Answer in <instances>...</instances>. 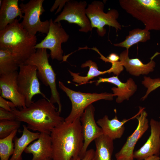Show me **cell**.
Segmentation results:
<instances>
[{
	"label": "cell",
	"mask_w": 160,
	"mask_h": 160,
	"mask_svg": "<svg viewBox=\"0 0 160 160\" xmlns=\"http://www.w3.org/2000/svg\"><path fill=\"white\" fill-rule=\"evenodd\" d=\"M11 111L17 120L26 123L29 129L49 135L65 119L54 104L44 98L33 101L28 107L18 109L15 108Z\"/></svg>",
	"instance_id": "1"
},
{
	"label": "cell",
	"mask_w": 160,
	"mask_h": 160,
	"mask_svg": "<svg viewBox=\"0 0 160 160\" xmlns=\"http://www.w3.org/2000/svg\"><path fill=\"white\" fill-rule=\"evenodd\" d=\"M80 118L71 122L64 121L51 131L53 160H75L79 157L84 144Z\"/></svg>",
	"instance_id": "2"
},
{
	"label": "cell",
	"mask_w": 160,
	"mask_h": 160,
	"mask_svg": "<svg viewBox=\"0 0 160 160\" xmlns=\"http://www.w3.org/2000/svg\"><path fill=\"white\" fill-rule=\"evenodd\" d=\"M36 36L31 35L16 19L0 31V49L9 51L19 66L35 52Z\"/></svg>",
	"instance_id": "3"
},
{
	"label": "cell",
	"mask_w": 160,
	"mask_h": 160,
	"mask_svg": "<svg viewBox=\"0 0 160 160\" xmlns=\"http://www.w3.org/2000/svg\"><path fill=\"white\" fill-rule=\"evenodd\" d=\"M121 7L141 22L145 29L160 30V0H120Z\"/></svg>",
	"instance_id": "4"
},
{
	"label": "cell",
	"mask_w": 160,
	"mask_h": 160,
	"mask_svg": "<svg viewBox=\"0 0 160 160\" xmlns=\"http://www.w3.org/2000/svg\"><path fill=\"white\" fill-rule=\"evenodd\" d=\"M47 50L43 48L36 49L35 52L24 64L34 65L36 67L38 77L44 85L49 87L51 92L49 101L53 104H57L58 111L60 113L62 105L57 88L56 74L49 63V57L50 55L48 54Z\"/></svg>",
	"instance_id": "5"
},
{
	"label": "cell",
	"mask_w": 160,
	"mask_h": 160,
	"mask_svg": "<svg viewBox=\"0 0 160 160\" xmlns=\"http://www.w3.org/2000/svg\"><path fill=\"white\" fill-rule=\"evenodd\" d=\"M59 88L65 92L71 101V111L69 115L64 119L67 122H71L80 118L85 109L94 102L101 100H112L113 94L106 92L84 93L72 90L66 87L62 82L58 83Z\"/></svg>",
	"instance_id": "6"
},
{
	"label": "cell",
	"mask_w": 160,
	"mask_h": 160,
	"mask_svg": "<svg viewBox=\"0 0 160 160\" xmlns=\"http://www.w3.org/2000/svg\"><path fill=\"white\" fill-rule=\"evenodd\" d=\"M44 0H30L24 4L21 2L19 7L23 15L20 24L31 35L36 36L37 32L47 34L50 26L49 20L41 21L40 16L45 11L43 6Z\"/></svg>",
	"instance_id": "7"
},
{
	"label": "cell",
	"mask_w": 160,
	"mask_h": 160,
	"mask_svg": "<svg viewBox=\"0 0 160 160\" xmlns=\"http://www.w3.org/2000/svg\"><path fill=\"white\" fill-rule=\"evenodd\" d=\"M104 4L102 1H95L88 5L86 13L89 19L92 28H97L99 35L103 36L106 33L104 26L107 25L115 28L117 31L121 30L122 26L118 21V11L111 9L107 13L104 12Z\"/></svg>",
	"instance_id": "8"
},
{
	"label": "cell",
	"mask_w": 160,
	"mask_h": 160,
	"mask_svg": "<svg viewBox=\"0 0 160 160\" xmlns=\"http://www.w3.org/2000/svg\"><path fill=\"white\" fill-rule=\"evenodd\" d=\"M19 68L17 84L19 91L25 98L26 106L28 107L33 102V98L37 95L49 100L41 91L36 67L34 65L23 64Z\"/></svg>",
	"instance_id": "9"
},
{
	"label": "cell",
	"mask_w": 160,
	"mask_h": 160,
	"mask_svg": "<svg viewBox=\"0 0 160 160\" xmlns=\"http://www.w3.org/2000/svg\"><path fill=\"white\" fill-rule=\"evenodd\" d=\"M49 21L50 24L48 33L41 42L36 44L35 48L49 49L51 59L60 61L63 59V51L61 44L68 41L69 36L60 22L55 23L52 18Z\"/></svg>",
	"instance_id": "10"
},
{
	"label": "cell",
	"mask_w": 160,
	"mask_h": 160,
	"mask_svg": "<svg viewBox=\"0 0 160 160\" xmlns=\"http://www.w3.org/2000/svg\"><path fill=\"white\" fill-rule=\"evenodd\" d=\"M87 2L68 0L66 3L63 11L54 20L55 23L65 20L69 23L77 24L80 27V32L87 33L92 30L90 21L86 13Z\"/></svg>",
	"instance_id": "11"
},
{
	"label": "cell",
	"mask_w": 160,
	"mask_h": 160,
	"mask_svg": "<svg viewBox=\"0 0 160 160\" xmlns=\"http://www.w3.org/2000/svg\"><path fill=\"white\" fill-rule=\"evenodd\" d=\"M95 110L94 107L90 104L85 109L80 118L84 139L83 146L79 156L80 159L85 156L90 143L103 134L102 129L95 121Z\"/></svg>",
	"instance_id": "12"
},
{
	"label": "cell",
	"mask_w": 160,
	"mask_h": 160,
	"mask_svg": "<svg viewBox=\"0 0 160 160\" xmlns=\"http://www.w3.org/2000/svg\"><path fill=\"white\" fill-rule=\"evenodd\" d=\"M144 109L142 108L140 114L136 118L138 122L136 129L128 137L121 150L115 154L116 160H134L133 154L135 145L149 127L148 114Z\"/></svg>",
	"instance_id": "13"
},
{
	"label": "cell",
	"mask_w": 160,
	"mask_h": 160,
	"mask_svg": "<svg viewBox=\"0 0 160 160\" xmlns=\"http://www.w3.org/2000/svg\"><path fill=\"white\" fill-rule=\"evenodd\" d=\"M18 72L15 71L0 75L1 96L12 102L19 108L26 107L25 98L19 91Z\"/></svg>",
	"instance_id": "14"
},
{
	"label": "cell",
	"mask_w": 160,
	"mask_h": 160,
	"mask_svg": "<svg viewBox=\"0 0 160 160\" xmlns=\"http://www.w3.org/2000/svg\"><path fill=\"white\" fill-rule=\"evenodd\" d=\"M150 124V136L144 144L134 152V158L137 160H144L151 156L160 154V121L151 119Z\"/></svg>",
	"instance_id": "15"
},
{
	"label": "cell",
	"mask_w": 160,
	"mask_h": 160,
	"mask_svg": "<svg viewBox=\"0 0 160 160\" xmlns=\"http://www.w3.org/2000/svg\"><path fill=\"white\" fill-rule=\"evenodd\" d=\"M95 84L98 85L101 83L108 82L114 84L117 87H113L111 90L114 96H117L116 102L118 103H122L124 100H129V98L135 93L137 89V86L132 78H129L125 83L121 81L118 76L108 78L99 77L96 81Z\"/></svg>",
	"instance_id": "16"
},
{
	"label": "cell",
	"mask_w": 160,
	"mask_h": 160,
	"mask_svg": "<svg viewBox=\"0 0 160 160\" xmlns=\"http://www.w3.org/2000/svg\"><path fill=\"white\" fill-rule=\"evenodd\" d=\"M160 53L156 52L151 58L150 61L146 64L143 63L138 58L130 59L129 57V49H126L120 55L119 61L121 65L132 75L138 76L141 74H147L154 70L156 65L153 58Z\"/></svg>",
	"instance_id": "17"
},
{
	"label": "cell",
	"mask_w": 160,
	"mask_h": 160,
	"mask_svg": "<svg viewBox=\"0 0 160 160\" xmlns=\"http://www.w3.org/2000/svg\"><path fill=\"white\" fill-rule=\"evenodd\" d=\"M37 140L26 148L25 153L32 154L33 157L31 160L52 159V143L50 135L40 133Z\"/></svg>",
	"instance_id": "18"
},
{
	"label": "cell",
	"mask_w": 160,
	"mask_h": 160,
	"mask_svg": "<svg viewBox=\"0 0 160 160\" xmlns=\"http://www.w3.org/2000/svg\"><path fill=\"white\" fill-rule=\"evenodd\" d=\"M141 111V109L139 108L138 113L134 116L128 119H124L120 121L117 116L116 110L115 109V116L114 118L110 120L105 115L103 118L99 119L97 123L102 129L103 134L113 140L122 137L125 129L124 124L130 120L136 118L140 114Z\"/></svg>",
	"instance_id": "19"
},
{
	"label": "cell",
	"mask_w": 160,
	"mask_h": 160,
	"mask_svg": "<svg viewBox=\"0 0 160 160\" xmlns=\"http://www.w3.org/2000/svg\"><path fill=\"white\" fill-rule=\"evenodd\" d=\"M18 0H2L0 9V31L13 22L18 17V20L23 15L18 6Z\"/></svg>",
	"instance_id": "20"
},
{
	"label": "cell",
	"mask_w": 160,
	"mask_h": 160,
	"mask_svg": "<svg viewBox=\"0 0 160 160\" xmlns=\"http://www.w3.org/2000/svg\"><path fill=\"white\" fill-rule=\"evenodd\" d=\"M21 136H15L13 139L14 148L13 153L9 160H23L22 154L30 143L38 138L40 132H33L29 130L27 126L23 125Z\"/></svg>",
	"instance_id": "21"
},
{
	"label": "cell",
	"mask_w": 160,
	"mask_h": 160,
	"mask_svg": "<svg viewBox=\"0 0 160 160\" xmlns=\"http://www.w3.org/2000/svg\"><path fill=\"white\" fill-rule=\"evenodd\" d=\"M95 141L96 149L92 160H112L113 140L103 134Z\"/></svg>",
	"instance_id": "22"
},
{
	"label": "cell",
	"mask_w": 160,
	"mask_h": 160,
	"mask_svg": "<svg viewBox=\"0 0 160 160\" xmlns=\"http://www.w3.org/2000/svg\"><path fill=\"white\" fill-rule=\"evenodd\" d=\"M87 67H89V70L87 75L85 76H81L79 75V73H74L68 70L72 77L73 81L78 84L79 85L87 83L90 80L99 75L107 73H110L111 72H114L113 69L111 67L108 70L105 71H99L98 69L97 63L91 60L87 61L81 65L82 68Z\"/></svg>",
	"instance_id": "23"
},
{
	"label": "cell",
	"mask_w": 160,
	"mask_h": 160,
	"mask_svg": "<svg viewBox=\"0 0 160 160\" xmlns=\"http://www.w3.org/2000/svg\"><path fill=\"white\" fill-rule=\"evenodd\" d=\"M150 33L145 29L135 28L129 32V35L123 41L113 45L129 49L132 45L139 42H145L150 39Z\"/></svg>",
	"instance_id": "24"
},
{
	"label": "cell",
	"mask_w": 160,
	"mask_h": 160,
	"mask_svg": "<svg viewBox=\"0 0 160 160\" xmlns=\"http://www.w3.org/2000/svg\"><path fill=\"white\" fill-rule=\"evenodd\" d=\"M19 67L11 53L0 49V75L17 71Z\"/></svg>",
	"instance_id": "25"
},
{
	"label": "cell",
	"mask_w": 160,
	"mask_h": 160,
	"mask_svg": "<svg viewBox=\"0 0 160 160\" xmlns=\"http://www.w3.org/2000/svg\"><path fill=\"white\" fill-rule=\"evenodd\" d=\"M17 132V129L15 130L8 136L0 139V160H9L10 156L12 155L14 148L13 142Z\"/></svg>",
	"instance_id": "26"
},
{
	"label": "cell",
	"mask_w": 160,
	"mask_h": 160,
	"mask_svg": "<svg viewBox=\"0 0 160 160\" xmlns=\"http://www.w3.org/2000/svg\"><path fill=\"white\" fill-rule=\"evenodd\" d=\"M20 121L17 120H0V139L9 135L20 127Z\"/></svg>",
	"instance_id": "27"
},
{
	"label": "cell",
	"mask_w": 160,
	"mask_h": 160,
	"mask_svg": "<svg viewBox=\"0 0 160 160\" xmlns=\"http://www.w3.org/2000/svg\"><path fill=\"white\" fill-rule=\"evenodd\" d=\"M144 80L142 82V84L147 88L145 95L141 98L143 100L146 99L148 94L151 92L160 87V79L157 78L152 79L150 77L145 76L144 77Z\"/></svg>",
	"instance_id": "28"
},
{
	"label": "cell",
	"mask_w": 160,
	"mask_h": 160,
	"mask_svg": "<svg viewBox=\"0 0 160 160\" xmlns=\"http://www.w3.org/2000/svg\"><path fill=\"white\" fill-rule=\"evenodd\" d=\"M16 120V116L11 111L0 108V120Z\"/></svg>",
	"instance_id": "29"
},
{
	"label": "cell",
	"mask_w": 160,
	"mask_h": 160,
	"mask_svg": "<svg viewBox=\"0 0 160 160\" xmlns=\"http://www.w3.org/2000/svg\"><path fill=\"white\" fill-rule=\"evenodd\" d=\"M0 107L6 110L11 111L12 109L16 108V105L11 101H8L0 96Z\"/></svg>",
	"instance_id": "30"
},
{
	"label": "cell",
	"mask_w": 160,
	"mask_h": 160,
	"mask_svg": "<svg viewBox=\"0 0 160 160\" xmlns=\"http://www.w3.org/2000/svg\"><path fill=\"white\" fill-rule=\"evenodd\" d=\"M68 0H56L53 5L51 8L50 9V11L51 12L54 11V10L57 9V7L59 6V7L58 9H57V12L55 13V14H57V13L61 11L62 8L63 7V6L64 7Z\"/></svg>",
	"instance_id": "31"
},
{
	"label": "cell",
	"mask_w": 160,
	"mask_h": 160,
	"mask_svg": "<svg viewBox=\"0 0 160 160\" xmlns=\"http://www.w3.org/2000/svg\"><path fill=\"white\" fill-rule=\"evenodd\" d=\"M101 55V59H102L104 61L106 62H109L110 63L112 62H116L119 61L120 57L117 54L113 53H111L109 56L105 58L103 55Z\"/></svg>",
	"instance_id": "32"
},
{
	"label": "cell",
	"mask_w": 160,
	"mask_h": 160,
	"mask_svg": "<svg viewBox=\"0 0 160 160\" xmlns=\"http://www.w3.org/2000/svg\"><path fill=\"white\" fill-rule=\"evenodd\" d=\"M95 151L93 149H90L87 151L84 157L82 159L79 157L75 160H92L93 156Z\"/></svg>",
	"instance_id": "33"
},
{
	"label": "cell",
	"mask_w": 160,
	"mask_h": 160,
	"mask_svg": "<svg viewBox=\"0 0 160 160\" xmlns=\"http://www.w3.org/2000/svg\"><path fill=\"white\" fill-rule=\"evenodd\" d=\"M144 160H160V157L159 156L154 155L149 157Z\"/></svg>",
	"instance_id": "34"
},
{
	"label": "cell",
	"mask_w": 160,
	"mask_h": 160,
	"mask_svg": "<svg viewBox=\"0 0 160 160\" xmlns=\"http://www.w3.org/2000/svg\"><path fill=\"white\" fill-rule=\"evenodd\" d=\"M45 160H53L51 158H48L46 159Z\"/></svg>",
	"instance_id": "35"
}]
</instances>
